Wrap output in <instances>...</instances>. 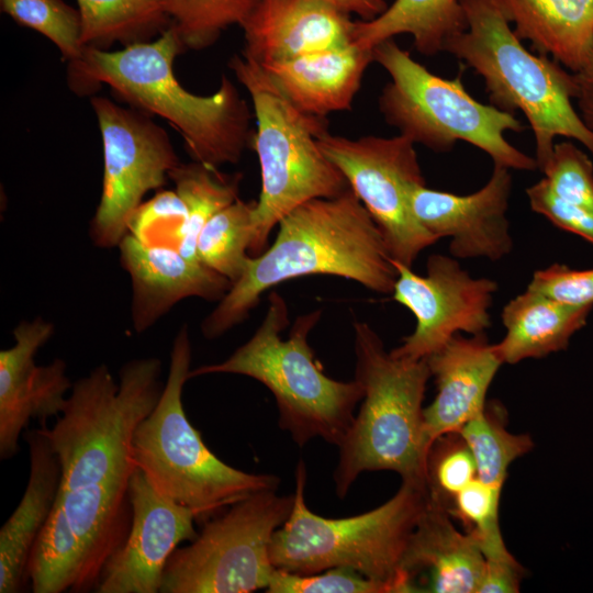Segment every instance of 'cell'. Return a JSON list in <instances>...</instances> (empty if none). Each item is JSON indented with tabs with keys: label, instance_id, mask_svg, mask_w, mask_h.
<instances>
[{
	"label": "cell",
	"instance_id": "cell-1",
	"mask_svg": "<svg viewBox=\"0 0 593 593\" xmlns=\"http://www.w3.org/2000/svg\"><path fill=\"white\" fill-rule=\"evenodd\" d=\"M278 226L271 246L248 258L242 276L202 321L205 338L220 337L244 322L265 291L303 276H337L374 292L392 293L398 278L394 260L351 189L302 203Z\"/></svg>",
	"mask_w": 593,
	"mask_h": 593
},
{
	"label": "cell",
	"instance_id": "cell-2",
	"mask_svg": "<svg viewBox=\"0 0 593 593\" xmlns=\"http://www.w3.org/2000/svg\"><path fill=\"white\" fill-rule=\"evenodd\" d=\"M183 49L171 24L154 40L119 51L85 47L69 64V82L83 93L108 85L134 109L165 119L182 136L193 161L215 168L236 164L251 143L248 104L226 76L210 96L186 90L174 71Z\"/></svg>",
	"mask_w": 593,
	"mask_h": 593
},
{
	"label": "cell",
	"instance_id": "cell-3",
	"mask_svg": "<svg viewBox=\"0 0 593 593\" xmlns=\"http://www.w3.org/2000/svg\"><path fill=\"white\" fill-rule=\"evenodd\" d=\"M466 30L449 37L444 51L474 70L490 104L522 112L534 134L538 169L559 136L575 139L593 156V131L572 104L573 74L546 55L529 52L511 27L499 0H460Z\"/></svg>",
	"mask_w": 593,
	"mask_h": 593
},
{
	"label": "cell",
	"instance_id": "cell-4",
	"mask_svg": "<svg viewBox=\"0 0 593 593\" xmlns=\"http://www.w3.org/2000/svg\"><path fill=\"white\" fill-rule=\"evenodd\" d=\"M160 372L158 358H135L119 383L101 363L72 384L54 425L40 427L59 461L61 491L128 488L134 432L160 398Z\"/></svg>",
	"mask_w": 593,
	"mask_h": 593
},
{
	"label": "cell",
	"instance_id": "cell-5",
	"mask_svg": "<svg viewBox=\"0 0 593 593\" xmlns=\"http://www.w3.org/2000/svg\"><path fill=\"white\" fill-rule=\"evenodd\" d=\"M322 316L316 310L300 315L288 338L281 333L289 324L288 305L276 291L268 298L264 321L255 334L227 359L192 369L189 377L234 373L262 383L275 396L280 428L299 446L321 437L339 446L355 419V409L363 398L357 381L327 377L314 359L309 333Z\"/></svg>",
	"mask_w": 593,
	"mask_h": 593
},
{
	"label": "cell",
	"instance_id": "cell-6",
	"mask_svg": "<svg viewBox=\"0 0 593 593\" xmlns=\"http://www.w3.org/2000/svg\"><path fill=\"white\" fill-rule=\"evenodd\" d=\"M355 380L363 389L359 413L338 446L336 493L344 497L363 471L391 470L402 482L425 485L422 406L432 377L426 358L393 357L372 327L354 324Z\"/></svg>",
	"mask_w": 593,
	"mask_h": 593
},
{
	"label": "cell",
	"instance_id": "cell-7",
	"mask_svg": "<svg viewBox=\"0 0 593 593\" xmlns=\"http://www.w3.org/2000/svg\"><path fill=\"white\" fill-rule=\"evenodd\" d=\"M228 67L248 91L257 122L250 145L260 165L261 191L249 251L258 256L284 215L306 201L334 198L350 187L320 147L318 137L328 131L326 116L295 107L255 60L234 55Z\"/></svg>",
	"mask_w": 593,
	"mask_h": 593
},
{
	"label": "cell",
	"instance_id": "cell-8",
	"mask_svg": "<svg viewBox=\"0 0 593 593\" xmlns=\"http://www.w3.org/2000/svg\"><path fill=\"white\" fill-rule=\"evenodd\" d=\"M192 347L187 324L174 338L167 380L154 410L137 425L133 459L153 486L206 521L260 491L277 490L273 474L248 473L220 460L188 419L182 390L190 379Z\"/></svg>",
	"mask_w": 593,
	"mask_h": 593
},
{
	"label": "cell",
	"instance_id": "cell-9",
	"mask_svg": "<svg viewBox=\"0 0 593 593\" xmlns=\"http://www.w3.org/2000/svg\"><path fill=\"white\" fill-rule=\"evenodd\" d=\"M305 484L306 467L300 460L291 513L269 546L273 567L302 575L348 568L399 593L401 561L428 503L426 486L402 482L393 497L369 512L326 518L307 507Z\"/></svg>",
	"mask_w": 593,
	"mask_h": 593
},
{
	"label": "cell",
	"instance_id": "cell-10",
	"mask_svg": "<svg viewBox=\"0 0 593 593\" xmlns=\"http://www.w3.org/2000/svg\"><path fill=\"white\" fill-rule=\"evenodd\" d=\"M377 61L390 76L379 97L385 122L414 144L446 153L459 141L488 154L493 165L508 169H538L535 158L514 147L506 132H522L514 113L472 98L461 81L439 77L413 59L392 38L372 49Z\"/></svg>",
	"mask_w": 593,
	"mask_h": 593
},
{
	"label": "cell",
	"instance_id": "cell-11",
	"mask_svg": "<svg viewBox=\"0 0 593 593\" xmlns=\"http://www.w3.org/2000/svg\"><path fill=\"white\" fill-rule=\"evenodd\" d=\"M294 494L254 493L205 523L190 545L177 548L159 593H248L267 589L275 567L269 546L287 521Z\"/></svg>",
	"mask_w": 593,
	"mask_h": 593
},
{
	"label": "cell",
	"instance_id": "cell-12",
	"mask_svg": "<svg viewBox=\"0 0 593 593\" xmlns=\"http://www.w3.org/2000/svg\"><path fill=\"white\" fill-rule=\"evenodd\" d=\"M318 144L378 225L393 260L412 268L438 240L411 206V191L425 184L414 143L401 134L351 139L327 131Z\"/></svg>",
	"mask_w": 593,
	"mask_h": 593
},
{
	"label": "cell",
	"instance_id": "cell-13",
	"mask_svg": "<svg viewBox=\"0 0 593 593\" xmlns=\"http://www.w3.org/2000/svg\"><path fill=\"white\" fill-rule=\"evenodd\" d=\"M103 145V180L89 235L101 248L118 247L144 195L161 188L180 160L167 132L145 112L93 97Z\"/></svg>",
	"mask_w": 593,
	"mask_h": 593
},
{
	"label": "cell",
	"instance_id": "cell-14",
	"mask_svg": "<svg viewBox=\"0 0 593 593\" xmlns=\"http://www.w3.org/2000/svg\"><path fill=\"white\" fill-rule=\"evenodd\" d=\"M398 269L392 296L416 318L414 332L390 354L395 358L421 360L446 345L456 334H484L491 326L490 307L497 290L489 278H473L455 257L434 254L426 275L394 260Z\"/></svg>",
	"mask_w": 593,
	"mask_h": 593
},
{
	"label": "cell",
	"instance_id": "cell-15",
	"mask_svg": "<svg viewBox=\"0 0 593 593\" xmlns=\"http://www.w3.org/2000/svg\"><path fill=\"white\" fill-rule=\"evenodd\" d=\"M128 497V536L104 564L94 592L159 593L172 552L198 536L194 513L158 492L139 468L130 478Z\"/></svg>",
	"mask_w": 593,
	"mask_h": 593
},
{
	"label": "cell",
	"instance_id": "cell-16",
	"mask_svg": "<svg viewBox=\"0 0 593 593\" xmlns=\"http://www.w3.org/2000/svg\"><path fill=\"white\" fill-rule=\"evenodd\" d=\"M54 334V325L37 316L13 329L14 345L0 351V459L19 450V439L31 419L46 424L61 414L71 382L67 365L56 358L37 366L35 355Z\"/></svg>",
	"mask_w": 593,
	"mask_h": 593
},
{
	"label": "cell",
	"instance_id": "cell-17",
	"mask_svg": "<svg viewBox=\"0 0 593 593\" xmlns=\"http://www.w3.org/2000/svg\"><path fill=\"white\" fill-rule=\"evenodd\" d=\"M511 169L493 165L488 182L478 191L458 195L415 187L410 194L417 221L435 237H449L455 258L484 257L493 261L513 248L506 216L512 193Z\"/></svg>",
	"mask_w": 593,
	"mask_h": 593
},
{
	"label": "cell",
	"instance_id": "cell-18",
	"mask_svg": "<svg viewBox=\"0 0 593 593\" xmlns=\"http://www.w3.org/2000/svg\"><path fill=\"white\" fill-rule=\"evenodd\" d=\"M120 261L132 281V322L137 333L152 327L187 298L221 300L232 287L224 276L177 249L148 246L126 233L119 244Z\"/></svg>",
	"mask_w": 593,
	"mask_h": 593
},
{
	"label": "cell",
	"instance_id": "cell-19",
	"mask_svg": "<svg viewBox=\"0 0 593 593\" xmlns=\"http://www.w3.org/2000/svg\"><path fill=\"white\" fill-rule=\"evenodd\" d=\"M484 569L478 540L428 501L401 561L399 593H478Z\"/></svg>",
	"mask_w": 593,
	"mask_h": 593
},
{
	"label": "cell",
	"instance_id": "cell-20",
	"mask_svg": "<svg viewBox=\"0 0 593 593\" xmlns=\"http://www.w3.org/2000/svg\"><path fill=\"white\" fill-rule=\"evenodd\" d=\"M355 21L318 0H258L240 27L242 55L265 64L353 43Z\"/></svg>",
	"mask_w": 593,
	"mask_h": 593
},
{
	"label": "cell",
	"instance_id": "cell-21",
	"mask_svg": "<svg viewBox=\"0 0 593 593\" xmlns=\"http://www.w3.org/2000/svg\"><path fill=\"white\" fill-rule=\"evenodd\" d=\"M426 360L437 389L434 401L423 410L428 450L438 436L459 430L484 411L488 390L503 361L485 334H456Z\"/></svg>",
	"mask_w": 593,
	"mask_h": 593
},
{
	"label": "cell",
	"instance_id": "cell-22",
	"mask_svg": "<svg viewBox=\"0 0 593 593\" xmlns=\"http://www.w3.org/2000/svg\"><path fill=\"white\" fill-rule=\"evenodd\" d=\"M372 49L354 42L294 58L259 64L300 110L326 116L351 109Z\"/></svg>",
	"mask_w": 593,
	"mask_h": 593
},
{
	"label": "cell",
	"instance_id": "cell-23",
	"mask_svg": "<svg viewBox=\"0 0 593 593\" xmlns=\"http://www.w3.org/2000/svg\"><path fill=\"white\" fill-rule=\"evenodd\" d=\"M30 473L23 496L0 529V593L20 592L32 546L55 505L61 469L40 428L25 430Z\"/></svg>",
	"mask_w": 593,
	"mask_h": 593
},
{
	"label": "cell",
	"instance_id": "cell-24",
	"mask_svg": "<svg viewBox=\"0 0 593 593\" xmlns=\"http://www.w3.org/2000/svg\"><path fill=\"white\" fill-rule=\"evenodd\" d=\"M533 51L578 71L593 45V0H499Z\"/></svg>",
	"mask_w": 593,
	"mask_h": 593
},
{
	"label": "cell",
	"instance_id": "cell-25",
	"mask_svg": "<svg viewBox=\"0 0 593 593\" xmlns=\"http://www.w3.org/2000/svg\"><path fill=\"white\" fill-rule=\"evenodd\" d=\"M592 307L563 303L527 289L504 306L506 333L494 348L503 363L512 365L563 350L586 324Z\"/></svg>",
	"mask_w": 593,
	"mask_h": 593
},
{
	"label": "cell",
	"instance_id": "cell-26",
	"mask_svg": "<svg viewBox=\"0 0 593 593\" xmlns=\"http://www.w3.org/2000/svg\"><path fill=\"white\" fill-rule=\"evenodd\" d=\"M460 0H394L371 21H355L353 42L373 49L399 34H410L417 52L434 56L444 51L446 41L466 30Z\"/></svg>",
	"mask_w": 593,
	"mask_h": 593
},
{
	"label": "cell",
	"instance_id": "cell-27",
	"mask_svg": "<svg viewBox=\"0 0 593 593\" xmlns=\"http://www.w3.org/2000/svg\"><path fill=\"white\" fill-rule=\"evenodd\" d=\"M85 47L108 49L154 40L169 25L163 0H77Z\"/></svg>",
	"mask_w": 593,
	"mask_h": 593
},
{
	"label": "cell",
	"instance_id": "cell-28",
	"mask_svg": "<svg viewBox=\"0 0 593 593\" xmlns=\"http://www.w3.org/2000/svg\"><path fill=\"white\" fill-rule=\"evenodd\" d=\"M82 548L57 494L55 505L29 555L26 577L34 593L78 591Z\"/></svg>",
	"mask_w": 593,
	"mask_h": 593
},
{
	"label": "cell",
	"instance_id": "cell-29",
	"mask_svg": "<svg viewBox=\"0 0 593 593\" xmlns=\"http://www.w3.org/2000/svg\"><path fill=\"white\" fill-rule=\"evenodd\" d=\"M169 178L187 209L178 251L186 258L198 260L195 245L201 230L211 217L239 199L243 175H224L215 167L192 160L180 163L169 172Z\"/></svg>",
	"mask_w": 593,
	"mask_h": 593
},
{
	"label": "cell",
	"instance_id": "cell-30",
	"mask_svg": "<svg viewBox=\"0 0 593 593\" xmlns=\"http://www.w3.org/2000/svg\"><path fill=\"white\" fill-rule=\"evenodd\" d=\"M256 204L237 199L211 217L197 239V259L232 283L242 276L249 258Z\"/></svg>",
	"mask_w": 593,
	"mask_h": 593
},
{
	"label": "cell",
	"instance_id": "cell-31",
	"mask_svg": "<svg viewBox=\"0 0 593 593\" xmlns=\"http://www.w3.org/2000/svg\"><path fill=\"white\" fill-rule=\"evenodd\" d=\"M505 425L502 406L490 403L459 429L473 454L477 478L501 490L511 463L534 447L527 434H512Z\"/></svg>",
	"mask_w": 593,
	"mask_h": 593
},
{
	"label": "cell",
	"instance_id": "cell-32",
	"mask_svg": "<svg viewBox=\"0 0 593 593\" xmlns=\"http://www.w3.org/2000/svg\"><path fill=\"white\" fill-rule=\"evenodd\" d=\"M184 49L213 45L231 25H242L258 0H163Z\"/></svg>",
	"mask_w": 593,
	"mask_h": 593
},
{
	"label": "cell",
	"instance_id": "cell-33",
	"mask_svg": "<svg viewBox=\"0 0 593 593\" xmlns=\"http://www.w3.org/2000/svg\"><path fill=\"white\" fill-rule=\"evenodd\" d=\"M477 478L473 454L459 430L438 436L425 459L428 501L449 511L456 495Z\"/></svg>",
	"mask_w": 593,
	"mask_h": 593
},
{
	"label": "cell",
	"instance_id": "cell-34",
	"mask_svg": "<svg viewBox=\"0 0 593 593\" xmlns=\"http://www.w3.org/2000/svg\"><path fill=\"white\" fill-rule=\"evenodd\" d=\"M2 12L49 41L70 63L83 52L82 20L79 9L63 0H0Z\"/></svg>",
	"mask_w": 593,
	"mask_h": 593
},
{
	"label": "cell",
	"instance_id": "cell-35",
	"mask_svg": "<svg viewBox=\"0 0 593 593\" xmlns=\"http://www.w3.org/2000/svg\"><path fill=\"white\" fill-rule=\"evenodd\" d=\"M501 489L475 478L455 497L448 513L477 540L488 559L511 557L500 527Z\"/></svg>",
	"mask_w": 593,
	"mask_h": 593
},
{
	"label": "cell",
	"instance_id": "cell-36",
	"mask_svg": "<svg viewBox=\"0 0 593 593\" xmlns=\"http://www.w3.org/2000/svg\"><path fill=\"white\" fill-rule=\"evenodd\" d=\"M186 221L187 209L178 193L161 190L135 209L127 222V233L145 245L178 250Z\"/></svg>",
	"mask_w": 593,
	"mask_h": 593
},
{
	"label": "cell",
	"instance_id": "cell-37",
	"mask_svg": "<svg viewBox=\"0 0 593 593\" xmlns=\"http://www.w3.org/2000/svg\"><path fill=\"white\" fill-rule=\"evenodd\" d=\"M540 170L555 194L593 211V163L573 143L555 144Z\"/></svg>",
	"mask_w": 593,
	"mask_h": 593
},
{
	"label": "cell",
	"instance_id": "cell-38",
	"mask_svg": "<svg viewBox=\"0 0 593 593\" xmlns=\"http://www.w3.org/2000/svg\"><path fill=\"white\" fill-rule=\"evenodd\" d=\"M269 593H392L389 584L367 578L348 568H332L313 574L275 569Z\"/></svg>",
	"mask_w": 593,
	"mask_h": 593
},
{
	"label": "cell",
	"instance_id": "cell-39",
	"mask_svg": "<svg viewBox=\"0 0 593 593\" xmlns=\"http://www.w3.org/2000/svg\"><path fill=\"white\" fill-rule=\"evenodd\" d=\"M526 195L534 212L593 245V211L559 198L545 178L528 187Z\"/></svg>",
	"mask_w": 593,
	"mask_h": 593
},
{
	"label": "cell",
	"instance_id": "cell-40",
	"mask_svg": "<svg viewBox=\"0 0 593 593\" xmlns=\"http://www.w3.org/2000/svg\"><path fill=\"white\" fill-rule=\"evenodd\" d=\"M527 289L572 305H593V269L553 264L534 272Z\"/></svg>",
	"mask_w": 593,
	"mask_h": 593
},
{
	"label": "cell",
	"instance_id": "cell-41",
	"mask_svg": "<svg viewBox=\"0 0 593 593\" xmlns=\"http://www.w3.org/2000/svg\"><path fill=\"white\" fill-rule=\"evenodd\" d=\"M525 577V569L511 556L485 560V569L478 593H516Z\"/></svg>",
	"mask_w": 593,
	"mask_h": 593
},
{
	"label": "cell",
	"instance_id": "cell-42",
	"mask_svg": "<svg viewBox=\"0 0 593 593\" xmlns=\"http://www.w3.org/2000/svg\"><path fill=\"white\" fill-rule=\"evenodd\" d=\"M577 86L578 112L585 125L593 131V45L581 68L572 72Z\"/></svg>",
	"mask_w": 593,
	"mask_h": 593
},
{
	"label": "cell",
	"instance_id": "cell-43",
	"mask_svg": "<svg viewBox=\"0 0 593 593\" xmlns=\"http://www.w3.org/2000/svg\"><path fill=\"white\" fill-rule=\"evenodd\" d=\"M346 14H357L361 21H371L389 7L385 0H318Z\"/></svg>",
	"mask_w": 593,
	"mask_h": 593
}]
</instances>
